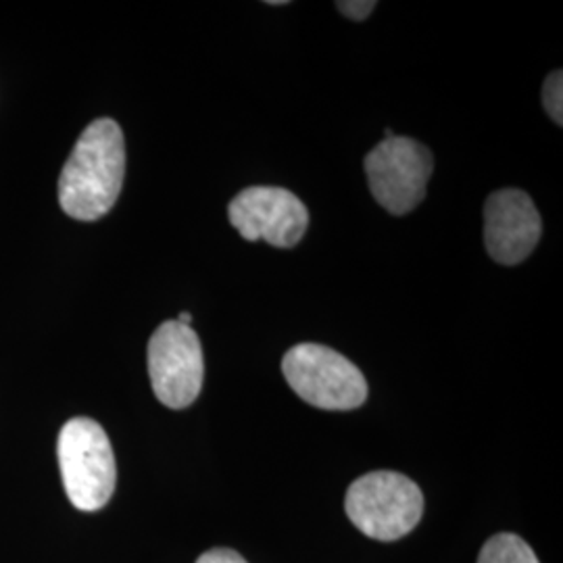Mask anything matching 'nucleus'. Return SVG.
<instances>
[{"label": "nucleus", "mask_w": 563, "mask_h": 563, "mask_svg": "<svg viewBox=\"0 0 563 563\" xmlns=\"http://www.w3.org/2000/svg\"><path fill=\"white\" fill-rule=\"evenodd\" d=\"M228 218L244 241H265L278 249L297 246L309 225L305 202L278 186L244 188L230 202Z\"/></svg>", "instance_id": "nucleus-7"}, {"label": "nucleus", "mask_w": 563, "mask_h": 563, "mask_svg": "<svg viewBox=\"0 0 563 563\" xmlns=\"http://www.w3.org/2000/svg\"><path fill=\"white\" fill-rule=\"evenodd\" d=\"M336 9L351 20L363 21L372 15V11L376 9V2L374 0H342V2H336Z\"/></svg>", "instance_id": "nucleus-11"}, {"label": "nucleus", "mask_w": 563, "mask_h": 563, "mask_svg": "<svg viewBox=\"0 0 563 563\" xmlns=\"http://www.w3.org/2000/svg\"><path fill=\"white\" fill-rule=\"evenodd\" d=\"M148 376L157 399L169 409L197 401L205 378L202 346L190 325L163 322L148 342Z\"/></svg>", "instance_id": "nucleus-6"}, {"label": "nucleus", "mask_w": 563, "mask_h": 563, "mask_svg": "<svg viewBox=\"0 0 563 563\" xmlns=\"http://www.w3.org/2000/svg\"><path fill=\"white\" fill-rule=\"evenodd\" d=\"M562 71H553L543 86V104L547 113L555 123H563V86Z\"/></svg>", "instance_id": "nucleus-10"}, {"label": "nucleus", "mask_w": 563, "mask_h": 563, "mask_svg": "<svg viewBox=\"0 0 563 563\" xmlns=\"http://www.w3.org/2000/svg\"><path fill=\"white\" fill-rule=\"evenodd\" d=\"M57 457L65 493L76 509L99 511L109 504L118 483V467L101 423L90 418H74L65 423Z\"/></svg>", "instance_id": "nucleus-2"}, {"label": "nucleus", "mask_w": 563, "mask_h": 563, "mask_svg": "<svg viewBox=\"0 0 563 563\" xmlns=\"http://www.w3.org/2000/svg\"><path fill=\"white\" fill-rule=\"evenodd\" d=\"M478 563H541L530 544L516 534H495L481 551Z\"/></svg>", "instance_id": "nucleus-9"}, {"label": "nucleus", "mask_w": 563, "mask_h": 563, "mask_svg": "<svg viewBox=\"0 0 563 563\" xmlns=\"http://www.w3.org/2000/svg\"><path fill=\"white\" fill-rule=\"evenodd\" d=\"M176 322L184 323V325H190L192 323V316L188 313V311H181L180 316H178V320Z\"/></svg>", "instance_id": "nucleus-13"}, {"label": "nucleus", "mask_w": 563, "mask_h": 563, "mask_svg": "<svg viewBox=\"0 0 563 563\" xmlns=\"http://www.w3.org/2000/svg\"><path fill=\"white\" fill-rule=\"evenodd\" d=\"M344 509L365 537L393 543L422 520L423 495L420 486L402 474L372 472L349 486Z\"/></svg>", "instance_id": "nucleus-3"}, {"label": "nucleus", "mask_w": 563, "mask_h": 563, "mask_svg": "<svg viewBox=\"0 0 563 563\" xmlns=\"http://www.w3.org/2000/svg\"><path fill=\"white\" fill-rule=\"evenodd\" d=\"M197 563H249L242 558L239 551H232V549H211L207 553H202L201 558L197 560Z\"/></svg>", "instance_id": "nucleus-12"}, {"label": "nucleus", "mask_w": 563, "mask_h": 563, "mask_svg": "<svg viewBox=\"0 0 563 563\" xmlns=\"http://www.w3.org/2000/svg\"><path fill=\"white\" fill-rule=\"evenodd\" d=\"M541 232L539 209L523 190H497L484 205V244L501 265L522 263L534 251Z\"/></svg>", "instance_id": "nucleus-8"}, {"label": "nucleus", "mask_w": 563, "mask_h": 563, "mask_svg": "<svg viewBox=\"0 0 563 563\" xmlns=\"http://www.w3.org/2000/svg\"><path fill=\"white\" fill-rule=\"evenodd\" d=\"M123 176L125 142L118 121H92L60 172V209L80 222L101 220L120 199Z\"/></svg>", "instance_id": "nucleus-1"}, {"label": "nucleus", "mask_w": 563, "mask_h": 563, "mask_svg": "<svg viewBox=\"0 0 563 563\" xmlns=\"http://www.w3.org/2000/svg\"><path fill=\"white\" fill-rule=\"evenodd\" d=\"M434 159L422 142L384 139L365 157V174L374 199L393 216L411 213L426 199Z\"/></svg>", "instance_id": "nucleus-5"}, {"label": "nucleus", "mask_w": 563, "mask_h": 563, "mask_svg": "<svg viewBox=\"0 0 563 563\" xmlns=\"http://www.w3.org/2000/svg\"><path fill=\"white\" fill-rule=\"evenodd\" d=\"M282 372L302 401L325 411H351L367 399L362 369L323 344L292 346L282 360Z\"/></svg>", "instance_id": "nucleus-4"}]
</instances>
